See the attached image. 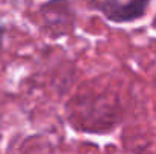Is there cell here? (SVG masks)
I'll use <instances>...</instances> for the list:
<instances>
[{
  "label": "cell",
  "mask_w": 156,
  "mask_h": 154,
  "mask_svg": "<svg viewBox=\"0 0 156 154\" xmlns=\"http://www.w3.org/2000/svg\"><path fill=\"white\" fill-rule=\"evenodd\" d=\"M150 0H94V8L112 23H132L146 15Z\"/></svg>",
  "instance_id": "6da1fadb"
},
{
  "label": "cell",
  "mask_w": 156,
  "mask_h": 154,
  "mask_svg": "<svg viewBox=\"0 0 156 154\" xmlns=\"http://www.w3.org/2000/svg\"><path fill=\"white\" fill-rule=\"evenodd\" d=\"M152 26H153V27H156V17H155V20H153V23H152Z\"/></svg>",
  "instance_id": "3957f363"
},
{
  "label": "cell",
  "mask_w": 156,
  "mask_h": 154,
  "mask_svg": "<svg viewBox=\"0 0 156 154\" xmlns=\"http://www.w3.org/2000/svg\"><path fill=\"white\" fill-rule=\"evenodd\" d=\"M5 32H6V27H5V23L2 21V18H0V49H2V44H3Z\"/></svg>",
  "instance_id": "7a4b0ae2"
}]
</instances>
